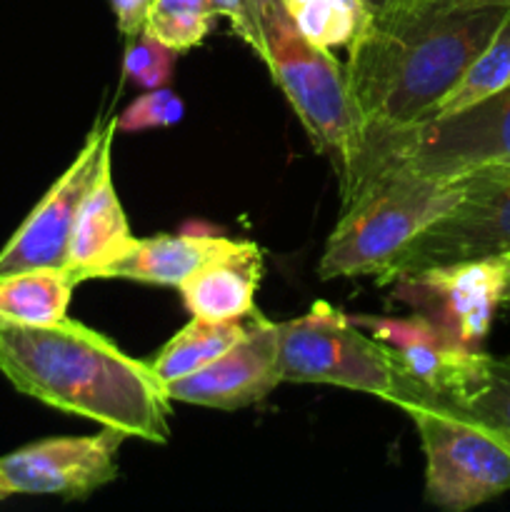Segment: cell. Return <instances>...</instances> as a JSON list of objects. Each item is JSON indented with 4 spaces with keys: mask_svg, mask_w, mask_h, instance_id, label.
<instances>
[{
    "mask_svg": "<svg viewBox=\"0 0 510 512\" xmlns=\"http://www.w3.org/2000/svg\"><path fill=\"white\" fill-rule=\"evenodd\" d=\"M110 8H113L120 33L125 38H133V35H138L143 30L150 0H110Z\"/></svg>",
    "mask_w": 510,
    "mask_h": 512,
    "instance_id": "cell-26",
    "label": "cell"
},
{
    "mask_svg": "<svg viewBox=\"0 0 510 512\" xmlns=\"http://www.w3.org/2000/svg\"><path fill=\"white\" fill-rule=\"evenodd\" d=\"M133 243L135 235L130 233L123 203L113 183V163H108L80 205L65 255V270L73 273L78 283L100 278V273L123 258Z\"/></svg>",
    "mask_w": 510,
    "mask_h": 512,
    "instance_id": "cell-15",
    "label": "cell"
},
{
    "mask_svg": "<svg viewBox=\"0 0 510 512\" xmlns=\"http://www.w3.org/2000/svg\"><path fill=\"white\" fill-rule=\"evenodd\" d=\"M185 115V105L173 90L155 88L135 98L118 118L120 133H143L153 128H170L180 123Z\"/></svg>",
    "mask_w": 510,
    "mask_h": 512,
    "instance_id": "cell-24",
    "label": "cell"
},
{
    "mask_svg": "<svg viewBox=\"0 0 510 512\" xmlns=\"http://www.w3.org/2000/svg\"><path fill=\"white\" fill-rule=\"evenodd\" d=\"M0 373L18 393L125 438H170L173 400L150 363L68 315L53 325L0 323Z\"/></svg>",
    "mask_w": 510,
    "mask_h": 512,
    "instance_id": "cell-1",
    "label": "cell"
},
{
    "mask_svg": "<svg viewBox=\"0 0 510 512\" xmlns=\"http://www.w3.org/2000/svg\"><path fill=\"white\" fill-rule=\"evenodd\" d=\"M425 403L465 415V418L493 430L510 445V355L495 358V355L485 353L478 378L468 385V390L455 398L425 400Z\"/></svg>",
    "mask_w": 510,
    "mask_h": 512,
    "instance_id": "cell-20",
    "label": "cell"
},
{
    "mask_svg": "<svg viewBox=\"0 0 510 512\" xmlns=\"http://www.w3.org/2000/svg\"><path fill=\"white\" fill-rule=\"evenodd\" d=\"M263 255L250 240H235L178 285L193 318L243 320L255 310Z\"/></svg>",
    "mask_w": 510,
    "mask_h": 512,
    "instance_id": "cell-14",
    "label": "cell"
},
{
    "mask_svg": "<svg viewBox=\"0 0 510 512\" xmlns=\"http://www.w3.org/2000/svg\"><path fill=\"white\" fill-rule=\"evenodd\" d=\"M368 3L373 5L375 10H385V8H390V5L398 3V0H368Z\"/></svg>",
    "mask_w": 510,
    "mask_h": 512,
    "instance_id": "cell-29",
    "label": "cell"
},
{
    "mask_svg": "<svg viewBox=\"0 0 510 512\" xmlns=\"http://www.w3.org/2000/svg\"><path fill=\"white\" fill-rule=\"evenodd\" d=\"M125 435L103 428L98 435L48 438L0 458L13 493L88 498L118 478V453Z\"/></svg>",
    "mask_w": 510,
    "mask_h": 512,
    "instance_id": "cell-12",
    "label": "cell"
},
{
    "mask_svg": "<svg viewBox=\"0 0 510 512\" xmlns=\"http://www.w3.org/2000/svg\"><path fill=\"white\" fill-rule=\"evenodd\" d=\"M425 453V495L440 510L465 512L510 490V445L485 425L440 405H408Z\"/></svg>",
    "mask_w": 510,
    "mask_h": 512,
    "instance_id": "cell-7",
    "label": "cell"
},
{
    "mask_svg": "<svg viewBox=\"0 0 510 512\" xmlns=\"http://www.w3.org/2000/svg\"><path fill=\"white\" fill-rule=\"evenodd\" d=\"M278 323L255 313L243 340L205 368L165 385L175 403L240 410L268 398L278 385Z\"/></svg>",
    "mask_w": 510,
    "mask_h": 512,
    "instance_id": "cell-13",
    "label": "cell"
},
{
    "mask_svg": "<svg viewBox=\"0 0 510 512\" xmlns=\"http://www.w3.org/2000/svg\"><path fill=\"white\" fill-rule=\"evenodd\" d=\"M500 255H510V165L470 173L463 198L405 245L375 278L380 285H390L435 265Z\"/></svg>",
    "mask_w": 510,
    "mask_h": 512,
    "instance_id": "cell-8",
    "label": "cell"
},
{
    "mask_svg": "<svg viewBox=\"0 0 510 512\" xmlns=\"http://www.w3.org/2000/svg\"><path fill=\"white\" fill-rule=\"evenodd\" d=\"M510 165V85L448 115L390 130H365L340 175V203L393 175L458 178Z\"/></svg>",
    "mask_w": 510,
    "mask_h": 512,
    "instance_id": "cell-3",
    "label": "cell"
},
{
    "mask_svg": "<svg viewBox=\"0 0 510 512\" xmlns=\"http://www.w3.org/2000/svg\"><path fill=\"white\" fill-rule=\"evenodd\" d=\"M10 495H15V493H13V488H10L8 478L3 475V470H0V500L10 498Z\"/></svg>",
    "mask_w": 510,
    "mask_h": 512,
    "instance_id": "cell-28",
    "label": "cell"
},
{
    "mask_svg": "<svg viewBox=\"0 0 510 512\" xmlns=\"http://www.w3.org/2000/svg\"><path fill=\"white\" fill-rule=\"evenodd\" d=\"M210 0H150L143 28L175 53L195 48L213 25Z\"/></svg>",
    "mask_w": 510,
    "mask_h": 512,
    "instance_id": "cell-22",
    "label": "cell"
},
{
    "mask_svg": "<svg viewBox=\"0 0 510 512\" xmlns=\"http://www.w3.org/2000/svg\"><path fill=\"white\" fill-rule=\"evenodd\" d=\"M470 173L458 178L393 175L340 203V218L318 263L320 280L378 275L428 225L465 195Z\"/></svg>",
    "mask_w": 510,
    "mask_h": 512,
    "instance_id": "cell-5",
    "label": "cell"
},
{
    "mask_svg": "<svg viewBox=\"0 0 510 512\" xmlns=\"http://www.w3.org/2000/svg\"><path fill=\"white\" fill-rule=\"evenodd\" d=\"M78 280L65 268H30L0 278V323L53 325L68 315Z\"/></svg>",
    "mask_w": 510,
    "mask_h": 512,
    "instance_id": "cell-17",
    "label": "cell"
},
{
    "mask_svg": "<svg viewBox=\"0 0 510 512\" xmlns=\"http://www.w3.org/2000/svg\"><path fill=\"white\" fill-rule=\"evenodd\" d=\"M173 53L175 50H170L168 45L155 40L143 28L138 35L130 38L128 50H125V78H130L145 90L165 88V83L173 75Z\"/></svg>",
    "mask_w": 510,
    "mask_h": 512,
    "instance_id": "cell-23",
    "label": "cell"
},
{
    "mask_svg": "<svg viewBox=\"0 0 510 512\" xmlns=\"http://www.w3.org/2000/svg\"><path fill=\"white\" fill-rule=\"evenodd\" d=\"M508 20L510 8L375 10L343 63L363 133L430 118Z\"/></svg>",
    "mask_w": 510,
    "mask_h": 512,
    "instance_id": "cell-2",
    "label": "cell"
},
{
    "mask_svg": "<svg viewBox=\"0 0 510 512\" xmlns=\"http://www.w3.org/2000/svg\"><path fill=\"white\" fill-rule=\"evenodd\" d=\"M215 15H223L230 20L233 33L248 45L250 50L258 53L260 35H258V20H255V10L250 0H210Z\"/></svg>",
    "mask_w": 510,
    "mask_h": 512,
    "instance_id": "cell-25",
    "label": "cell"
},
{
    "mask_svg": "<svg viewBox=\"0 0 510 512\" xmlns=\"http://www.w3.org/2000/svg\"><path fill=\"white\" fill-rule=\"evenodd\" d=\"M283 5L300 35L328 53L358 43L375 20L368 0H283Z\"/></svg>",
    "mask_w": 510,
    "mask_h": 512,
    "instance_id": "cell-19",
    "label": "cell"
},
{
    "mask_svg": "<svg viewBox=\"0 0 510 512\" xmlns=\"http://www.w3.org/2000/svg\"><path fill=\"white\" fill-rule=\"evenodd\" d=\"M385 343L395 373V400L400 410L425 400H448L468 390L478 378L485 353L468 348L428 315L408 318H350Z\"/></svg>",
    "mask_w": 510,
    "mask_h": 512,
    "instance_id": "cell-9",
    "label": "cell"
},
{
    "mask_svg": "<svg viewBox=\"0 0 510 512\" xmlns=\"http://www.w3.org/2000/svg\"><path fill=\"white\" fill-rule=\"evenodd\" d=\"M233 238L210 233H160L135 238L133 248L100 273V278L135 280V283L178 288L190 273L233 245Z\"/></svg>",
    "mask_w": 510,
    "mask_h": 512,
    "instance_id": "cell-16",
    "label": "cell"
},
{
    "mask_svg": "<svg viewBox=\"0 0 510 512\" xmlns=\"http://www.w3.org/2000/svg\"><path fill=\"white\" fill-rule=\"evenodd\" d=\"M115 133V115L108 123L95 120L73 163L50 185L43 200L0 250V278L30 268H65V255L80 205L105 165L113 163Z\"/></svg>",
    "mask_w": 510,
    "mask_h": 512,
    "instance_id": "cell-10",
    "label": "cell"
},
{
    "mask_svg": "<svg viewBox=\"0 0 510 512\" xmlns=\"http://www.w3.org/2000/svg\"><path fill=\"white\" fill-rule=\"evenodd\" d=\"M503 305H508V308H510V278H508V288H505V298H503Z\"/></svg>",
    "mask_w": 510,
    "mask_h": 512,
    "instance_id": "cell-30",
    "label": "cell"
},
{
    "mask_svg": "<svg viewBox=\"0 0 510 512\" xmlns=\"http://www.w3.org/2000/svg\"><path fill=\"white\" fill-rule=\"evenodd\" d=\"M283 383H318L395 400V373L385 343L363 333L343 310L315 303L300 318L278 323Z\"/></svg>",
    "mask_w": 510,
    "mask_h": 512,
    "instance_id": "cell-6",
    "label": "cell"
},
{
    "mask_svg": "<svg viewBox=\"0 0 510 512\" xmlns=\"http://www.w3.org/2000/svg\"><path fill=\"white\" fill-rule=\"evenodd\" d=\"M255 313H258V308L243 320L193 318L150 360V368L163 380V385L205 368L248 335Z\"/></svg>",
    "mask_w": 510,
    "mask_h": 512,
    "instance_id": "cell-18",
    "label": "cell"
},
{
    "mask_svg": "<svg viewBox=\"0 0 510 512\" xmlns=\"http://www.w3.org/2000/svg\"><path fill=\"white\" fill-rule=\"evenodd\" d=\"M510 85V20L500 33L483 48V53L470 63L460 83L450 90L448 98L438 105L433 115H448L463 110L488 95Z\"/></svg>",
    "mask_w": 510,
    "mask_h": 512,
    "instance_id": "cell-21",
    "label": "cell"
},
{
    "mask_svg": "<svg viewBox=\"0 0 510 512\" xmlns=\"http://www.w3.org/2000/svg\"><path fill=\"white\" fill-rule=\"evenodd\" d=\"M250 3L260 35L255 55L268 65L315 150L333 160L340 178L363 143V118L345 83V65L300 35L283 0Z\"/></svg>",
    "mask_w": 510,
    "mask_h": 512,
    "instance_id": "cell-4",
    "label": "cell"
},
{
    "mask_svg": "<svg viewBox=\"0 0 510 512\" xmlns=\"http://www.w3.org/2000/svg\"><path fill=\"white\" fill-rule=\"evenodd\" d=\"M395 5H408V8H510V0H398Z\"/></svg>",
    "mask_w": 510,
    "mask_h": 512,
    "instance_id": "cell-27",
    "label": "cell"
},
{
    "mask_svg": "<svg viewBox=\"0 0 510 512\" xmlns=\"http://www.w3.org/2000/svg\"><path fill=\"white\" fill-rule=\"evenodd\" d=\"M510 278V255L435 265L398 278L393 298L443 325L468 348H480L503 305Z\"/></svg>",
    "mask_w": 510,
    "mask_h": 512,
    "instance_id": "cell-11",
    "label": "cell"
}]
</instances>
